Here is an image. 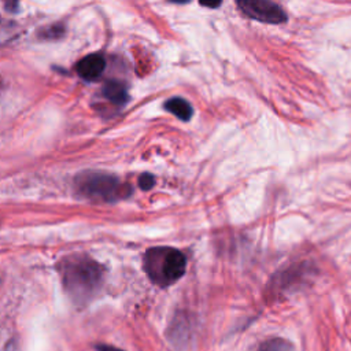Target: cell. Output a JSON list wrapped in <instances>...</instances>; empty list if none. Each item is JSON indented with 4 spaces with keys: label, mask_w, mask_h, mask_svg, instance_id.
Listing matches in <instances>:
<instances>
[{
    "label": "cell",
    "mask_w": 351,
    "mask_h": 351,
    "mask_svg": "<svg viewBox=\"0 0 351 351\" xmlns=\"http://www.w3.org/2000/svg\"><path fill=\"white\" fill-rule=\"evenodd\" d=\"M58 271L66 295L78 307L99 293L106 278V267L86 254L64 256L58 263Z\"/></svg>",
    "instance_id": "1"
},
{
    "label": "cell",
    "mask_w": 351,
    "mask_h": 351,
    "mask_svg": "<svg viewBox=\"0 0 351 351\" xmlns=\"http://www.w3.org/2000/svg\"><path fill=\"white\" fill-rule=\"evenodd\" d=\"M143 269L151 282L165 288L173 285L184 276L186 258L174 247H151L143 256Z\"/></svg>",
    "instance_id": "2"
},
{
    "label": "cell",
    "mask_w": 351,
    "mask_h": 351,
    "mask_svg": "<svg viewBox=\"0 0 351 351\" xmlns=\"http://www.w3.org/2000/svg\"><path fill=\"white\" fill-rule=\"evenodd\" d=\"M77 184L84 196L99 202L119 200L130 193L128 185L121 184L117 177L110 174L85 173L78 178Z\"/></svg>",
    "instance_id": "3"
},
{
    "label": "cell",
    "mask_w": 351,
    "mask_h": 351,
    "mask_svg": "<svg viewBox=\"0 0 351 351\" xmlns=\"http://www.w3.org/2000/svg\"><path fill=\"white\" fill-rule=\"evenodd\" d=\"M239 8L250 18L265 23H282L287 21L284 10L271 0H237Z\"/></svg>",
    "instance_id": "4"
},
{
    "label": "cell",
    "mask_w": 351,
    "mask_h": 351,
    "mask_svg": "<svg viewBox=\"0 0 351 351\" xmlns=\"http://www.w3.org/2000/svg\"><path fill=\"white\" fill-rule=\"evenodd\" d=\"M106 67V60L99 53H90L88 56H84L77 63V73L78 75L85 81H93L100 77Z\"/></svg>",
    "instance_id": "5"
},
{
    "label": "cell",
    "mask_w": 351,
    "mask_h": 351,
    "mask_svg": "<svg viewBox=\"0 0 351 351\" xmlns=\"http://www.w3.org/2000/svg\"><path fill=\"white\" fill-rule=\"evenodd\" d=\"M103 95L110 101H112L115 104H123L129 99L128 89H126L125 84H122L121 81H117V80H112V81H108L104 84Z\"/></svg>",
    "instance_id": "6"
},
{
    "label": "cell",
    "mask_w": 351,
    "mask_h": 351,
    "mask_svg": "<svg viewBox=\"0 0 351 351\" xmlns=\"http://www.w3.org/2000/svg\"><path fill=\"white\" fill-rule=\"evenodd\" d=\"M165 108L169 112H171L173 115H176L178 119H182V121L191 119V117L193 114V108L182 97H171V99H169L165 103Z\"/></svg>",
    "instance_id": "7"
},
{
    "label": "cell",
    "mask_w": 351,
    "mask_h": 351,
    "mask_svg": "<svg viewBox=\"0 0 351 351\" xmlns=\"http://www.w3.org/2000/svg\"><path fill=\"white\" fill-rule=\"evenodd\" d=\"M256 351H295V347L287 339L273 337V339H267L263 343H261L259 347L256 348Z\"/></svg>",
    "instance_id": "8"
},
{
    "label": "cell",
    "mask_w": 351,
    "mask_h": 351,
    "mask_svg": "<svg viewBox=\"0 0 351 351\" xmlns=\"http://www.w3.org/2000/svg\"><path fill=\"white\" fill-rule=\"evenodd\" d=\"M155 184V180H154V176L149 174V173H144L140 178H138V186L144 191H148L154 186Z\"/></svg>",
    "instance_id": "9"
},
{
    "label": "cell",
    "mask_w": 351,
    "mask_h": 351,
    "mask_svg": "<svg viewBox=\"0 0 351 351\" xmlns=\"http://www.w3.org/2000/svg\"><path fill=\"white\" fill-rule=\"evenodd\" d=\"M199 3L203 5V7H208V8H217L222 0H199Z\"/></svg>",
    "instance_id": "10"
},
{
    "label": "cell",
    "mask_w": 351,
    "mask_h": 351,
    "mask_svg": "<svg viewBox=\"0 0 351 351\" xmlns=\"http://www.w3.org/2000/svg\"><path fill=\"white\" fill-rule=\"evenodd\" d=\"M96 350L97 351H123V350L117 348V347L110 346V344H99V346H96Z\"/></svg>",
    "instance_id": "11"
},
{
    "label": "cell",
    "mask_w": 351,
    "mask_h": 351,
    "mask_svg": "<svg viewBox=\"0 0 351 351\" xmlns=\"http://www.w3.org/2000/svg\"><path fill=\"white\" fill-rule=\"evenodd\" d=\"M18 3H19V0H7V3H5V5H7V8L8 10H15L16 8V5H18Z\"/></svg>",
    "instance_id": "12"
},
{
    "label": "cell",
    "mask_w": 351,
    "mask_h": 351,
    "mask_svg": "<svg viewBox=\"0 0 351 351\" xmlns=\"http://www.w3.org/2000/svg\"><path fill=\"white\" fill-rule=\"evenodd\" d=\"M171 3H177V4H185V3H188V1H191V0H170Z\"/></svg>",
    "instance_id": "13"
}]
</instances>
